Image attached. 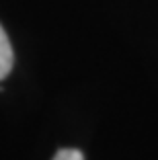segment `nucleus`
Masks as SVG:
<instances>
[{"instance_id":"1","label":"nucleus","mask_w":158,"mask_h":160,"mask_svg":"<svg viewBox=\"0 0 158 160\" xmlns=\"http://www.w3.org/2000/svg\"><path fill=\"white\" fill-rule=\"evenodd\" d=\"M13 62H14L13 45H10V39L6 35V31L0 25V80L6 78L8 72L13 70Z\"/></svg>"},{"instance_id":"2","label":"nucleus","mask_w":158,"mask_h":160,"mask_svg":"<svg viewBox=\"0 0 158 160\" xmlns=\"http://www.w3.org/2000/svg\"><path fill=\"white\" fill-rule=\"evenodd\" d=\"M54 160H84L82 152L80 150H74V148H64V150H60L56 156H54Z\"/></svg>"}]
</instances>
